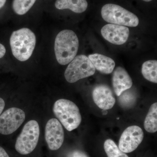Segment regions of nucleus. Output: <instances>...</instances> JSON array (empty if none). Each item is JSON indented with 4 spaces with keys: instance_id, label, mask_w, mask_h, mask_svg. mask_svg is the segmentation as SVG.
<instances>
[{
    "instance_id": "nucleus-1",
    "label": "nucleus",
    "mask_w": 157,
    "mask_h": 157,
    "mask_svg": "<svg viewBox=\"0 0 157 157\" xmlns=\"http://www.w3.org/2000/svg\"><path fill=\"white\" fill-rule=\"evenodd\" d=\"M79 42L73 31L64 30L57 35L55 41L54 50L57 61L62 65H66L76 56Z\"/></svg>"
},
{
    "instance_id": "nucleus-2",
    "label": "nucleus",
    "mask_w": 157,
    "mask_h": 157,
    "mask_svg": "<svg viewBox=\"0 0 157 157\" xmlns=\"http://www.w3.org/2000/svg\"><path fill=\"white\" fill-rule=\"evenodd\" d=\"M36 44L35 34L28 28L14 31L11 34L10 44L15 58L21 62L27 60L33 54Z\"/></svg>"
},
{
    "instance_id": "nucleus-3",
    "label": "nucleus",
    "mask_w": 157,
    "mask_h": 157,
    "mask_svg": "<svg viewBox=\"0 0 157 157\" xmlns=\"http://www.w3.org/2000/svg\"><path fill=\"white\" fill-rule=\"evenodd\" d=\"M54 113L68 131L77 128L82 121L78 107L72 101L61 99L56 101L53 107Z\"/></svg>"
},
{
    "instance_id": "nucleus-4",
    "label": "nucleus",
    "mask_w": 157,
    "mask_h": 157,
    "mask_svg": "<svg viewBox=\"0 0 157 157\" xmlns=\"http://www.w3.org/2000/svg\"><path fill=\"white\" fill-rule=\"evenodd\" d=\"M101 13L102 18L109 24L131 27L139 24V19L135 14L115 4L104 5Z\"/></svg>"
},
{
    "instance_id": "nucleus-5",
    "label": "nucleus",
    "mask_w": 157,
    "mask_h": 157,
    "mask_svg": "<svg viewBox=\"0 0 157 157\" xmlns=\"http://www.w3.org/2000/svg\"><path fill=\"white\" fill-rule=\"evenodd\" d=\"M39 135L40 129L38 123L35 120L29 121L17 137L15 144V149L21 155L31 153L38 144Z\"/></svg>"
},
{
    "instance_id": "nucleus-6",
    "label": "nucleus",
    "mask_w": 157,
    "mask_h": 157,
    "mask_svg": "<svg viewBox=\"0 0 157 157\" xmlns=\"http://www.w3.org/2000/svg\"><path fill=\"white\" fill-rule=\"evenodd\" d=\"M96 69L87 56L83 55L74 58L65 71L64 76L67 81L74 83L82 78L93 76Z\"/></svg>"
},
{
    "instance_id": "nucleus-7",
    "label": "nucleus",
    "mask_w": 157,
    "mask_h": 157,
    "mask_svg": "<svg viewBox=\"0 0 157 157\" xmlns=\"http://www.w3.org/2000/svg\"><path fill=\"white\" fill-rule=\"evenodd\" d=\"M25 119V113L22 109L16 107L7 109L0 115V134H12L21 126Z\"/></svg>"
},
{
    "instance_id": "nucleus-8",
    "label": "nucleus",
    "mask_w": 157,
    "mask_h": 157,
    "mask_svg": "<svg viewBox=\"0 0 157 157\" xmlns=\"http://www.w3.org/2000/svg\"><path fill=\"white\" fill-rule=\"evenodd\" d=\"M144 136L143 130L140 127L136 125L129 126L121 135L119 148L124 153L132 152L140 145Z\"/></svg>"
},
{
    "instance_id": "nucleus-9",
    "label": "nucleus",
    "mask_w": 157,
    "mask_h": 157,
    "mask_svg": "<svg viewBox=\"0 0 157 157\" xmlns=\"http://www.w3.org/2000/svg\"><path fill=\"white\" fill-rule=\"evenodd\" d=\"M45 139L51 150L59 149L63 143L64 132L57 119L52 118L47 122L45 128Z\"/></svg>"
},
{
    "instance_id": "nucleus-10",
    "label": "nucleus",
    "mask_w": 157,
    "mask_h": 157,
    "mask_svg": "<svg viewBox=\"0 0 157 157\" xmlns=\"http://www.w3.org/2000/svg\"><path fill=\"white\" fill-rule=\"evenodd\" d=\"M101 33L102 36L110 43L121 45L128 41L130 31L126 26L109 24L102 28Z\"/></svg>"
},
{
    "instance_id": "nucleus-11",
    "label": "nucleus",
    "mask_w": 157,
    "mask_h": 157,
    "mask_svg": "<svg viewBox=\"0 0 157 157\" xmlns=\"http://www.w3.org/2000/svg\"><path fill=\"white\" fill-rule=\"evenodd\" d=\"M92 97L96 105L103 110L111 109L115 104L112 90L106 85L97 86L93 90Z\"/></svg>"
},
{
    "instance_id": "nucleus-12",
    "label": "nucleus",
    "mask_w": 157,
    "mask_h": 157,
    "mask_svg": "<svg viewBox=\"0 0 157 157\" xmlns=\"http://www.w3.org/2000/svg\"><path fill=\"white\" fill-rule=\"evenodd\" d=\"M132 80L126 70L118 67L113 71L112 85L116 95L119 97L124 91L132 87Z\"/></svg>"
},
{
    "instance_id": "nucleus-13",
    "label": "nucleus",
    "mask_w": 157,
    "mask_h": 157,
    "mask_svg": "<svg viewBox=\"0 0 157 157\" xmlns=\"http://www.w3.org/2000/svg\"><path fill=\"white\" fill-rule=\"evenodd\" d=\"M88 57L95 69L103 74H109L112 73L115 67V63L114 60L106 56L95 53L90 55Z\"/></svg>"
},
{
    "instance_id": "nucleus-14",
    "label": "nucleus",
    "mask_w": 157,
    "mask_h": 157,
    "mask_svg": "<svg viewBox=\"0 0 157 157\" xmlns=\"http://www.w3.org/2000/svg\"><path fill=\"white\" fill-rule=\"evenodd\" d=\"M55 6L59 10L70 9L76 13L84 12L88 7L87 0H56Z\"/></svg>"
},
{
    "instance_id": "nucleus-15",
    "label": "nucleus",
    "mask_w": 157,
    "mask_h": 157,
    "mask_svg": "<svg viewBox=\"0 0 157 157\" xmlns=\"http://www.w3.org/2000/svg\"><path fill=\"white\" fill-rule=\"evenodd\" d=\"M141 73L147 80L154 83H157V61L150 60L143 63Z\"/></svg>"
},
{
    "instance_id": "nucleus-16",
    "label": "nucleus",
    "mask_w": 157,
    "mask_h": 157,
    "mask_svg": "<svg viewBox=\"0 0 157 157\" xmlns=\"http://www.w3.org/2000/svg\"><path fill=\"white\" fill-rule=\"evenodd\" d=\"M144 128L149 133H154L157 131V103L152 104L144 122Z\"/></svg>"
},
{
    "instance_id": "nucleus-17",
    "label": "nucleus",
    "mask_w": 157,
    "mask_h": 157,
    "mask_svg": "<svg viewBox=\"0 0 157 157\" xmlns=\"http://www.w3.org/2000/svg\"><path fill=\"white\" fill-rule=\"evenodd\" d=\"M36 0H13L12 8L16 14L23 15L31 9Z\"/></svg>"
},
{
    "instance_id": "nucleus-18",
    "label": "nucleus",
    "mask_w": 157,
    "mask_h": 157,
    "mask_svg": "<svg viewBox=\"0 0 157 157\" xmlns=\"http://www.w3.org/2000/svg\"><path fill=\"white\" fill-rule=\"evenodd\" d=\"M129 89L124 91L119 96V103L121 107L124 108L132 107L137 99V94L135 91Z\"/></svg>"
},
{
    "instance_id": "nucleus-19",
    "label": "nucleus",
    "mask_w": 157,
    "mask_h": 157,
    "mask_svg": "<svg viewBox=\"0 0 157 157\" xmlns=\"http://www.w3.org/2000/svg\"><path fill=\"white\" fill-rule=\"evenodd\" d=\"M104 149L108 157H128L120 149L115 142L111 139L105 140Z\"/></svg>"
},
{
    "instance_id": "nucleus-20",
    "label": "nucleus",
    "mask_w": 157,
    "mask_h": 157,
    "mask_svg": "<svg viewBox=\"0 0 157 157\" xmlns=\"http://www.w3.org/2000/svg\"><path fill=\"white\" fill-rule=\"evenodd\" d=\"M6 53V48L2 44L0 43V59L4 56Z\"/></svg>"
},
{
    "instance_id": "nucleus-21",
    "label": "nucleus",
    "mask_w": 157,
    "mask_h": 157,
    "mask_svg": "<svg viewBox=\"0 0 157 157\" xmlns=\"http://www.w3.org/2000/svg\"><path fill=\"white\" fill-rule=\"evenodd\" d=\"M73 157H88L86 155L80 151H75L73 153Z\"/></svg>"
},
{
    "instance_id": "nucleus-22",
    "label": "nucleus",
    "mask_w": 157,
    "mask_h": 157,
    "mask_svg": "<svg viewBox=\"0 0 157 157\" xmlns=\"http://www.w3.org/2000/svg\"><path fill=\"white\" fill-rule=\"evenodd\" d=\"M5 107V101L2 98H0V115L2 114V112L4 110Z\"/></svg>"
},
{
    "instance_id": "nucleus-23",
    "label": "nucleus",
    "mask_w": 157,
    "mask_h": 157,
    "mask_svg": "<svg viewBox=\"0 0 157 157\" xmlns=\"http://www.w3.org/2000/svg\"><path fill=\"white\" fill-rule=\"evenodd\" d=\"M0 157H9L5 150L1 147H0Z\"/></svg>"
},
{
    "instance_id": "nucleus-24",
    "label": "nucleus",
    "mask_w": 157,
    "mask_h": 157,
    "mask_svg": "<svg viewBox=\"0 0 157 157\" xmlns=\"http://www.w3.org/2000/svg\"><path fill=\"white\" fill-rule=\"evenodd\" d=\"M7 0H0V9L5 6Z\"/></svg>"
},
{
    "instance_id": "nucleus-25",
    "label": "nucleus",
    "mask_w": 157,
    "mask_h": 157,
    "mask_svg": "<svg viewBox=\"0 0 157 157\" xmlns=\"http://www.w3.org/2000/svg\"><path fill=\"white\" fill-rule=\"evenodd\" d=\"M143 1L146 2H151V1H152V0H143Z\"/></svg>"
}]
</instances>
